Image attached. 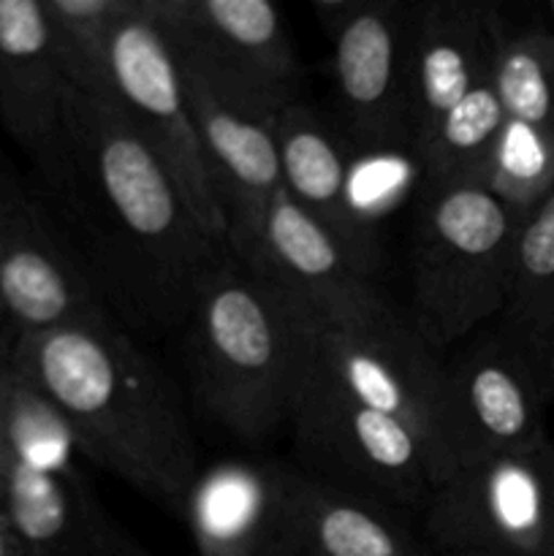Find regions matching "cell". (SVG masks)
<instances>
[{
  "label": "cell",
  "mask_w": 554,
  "mask_h": 556,
  "mask_svg": "<svg viewBox=\"0 0 554 556\" xmlns=\"http://www.w3.org/2000/svg\"><path fill=\"white\" fill-rule=\"evenodd\" d=\"M41 190L119 326L152 334L185 326L206 277L231 258L112 98L68 92L65 161Z\"/></svg>",
  "instance_id": "6da1fadb"
},
{
  "label": "cell",
  "mask_w": 554,
  "mask_h": 556,
  "mask_svg": "<svg viewBox=\"0 0 554 556\" xmlns=\"http://www.w3.org/2000/svg\"><path fill=\"white\" fill-rule=\"evenodd\" d=\"M11 364L63 413L79 454L182 514L196 443L172 380L117 320L20 334Z\"/></svg>",
  "instance_id": "7a4b0ae2"
},
{
  "label": "cell",
  "mask_w": 554,
  "mask_h": 556,
  "mask_svg": "<svg viewBox=\"0 0 554 556\" xmlns=\"http://www.w3.org/2000/svg\"><path fill=\"white\" fill-rule=\"evenodd\" d=\"M185 326L196 400L217 427L261 443L291 424L318 326L286 293L231 255L204 280Z\"/></svg>",
  "instance_id": "3957f363"
},
{
  "label": "cell",
  "mask_w": 554,
  "mask_h": 556,
  "mask_svg": "<svg viewBox=\"0 0 554 556\" xmlns=\"http://www.w3.org/2000/svg\"><path fill=\"white\" fill-rule=\"evenodd\" d=\"M521 217L481 182L421 190L405 320L429 351L462 345L494 324L508 296Z\"/></svg>",
  "instance_id": "277c9868"
},
{
  "label": "cell",
  "mask_w": 554,
  "mask_h": 556,
  "mask_svg": "<svg viewBox=\"0 0 554 556\" xmlns=\"http://www.w3.org/2000/svg\"><path fill=\"white\" fill-rule=\"evenodd\" d=\"M182 68L244 117L275 125L299 101V63L269 0H141Z\"/></svg>",
  "instance_id": "5b68a950"
},
{
  "label": "cell",
  "mask_w": 554,
  "mask_h": 556,
  "mask_svg": "<svg viewBox=\"0 0 554 556\" xmlns=\"http://www.w3.org/2000/svg\"><path fill=\"white\" fill-rule=\"evenodd\" d=\"M288 427L299 470L315 483L407 521L421 519L438 481L421 440L405 424L307 378Z\"/></svg>",
  "instance_id": "8992f818"
},
{
  "label": "cell",
  "mask_w": 554,
  "mask_h": 556,
  "mask_svg": "<svg viewBox=\"0 0 554 556\" xmlns=\"http://www.w3.org/2000/svg\"><path fill=\"white\" fill-rule=\"evenodd\" d=\"M435 556H554V445L456 470L421 516Z\"/></svg>",
  "instance_id": "52a82bcc"
},
{
  "label": "cell",
  "mask_w": 554,
  "mask_h": 556,
  "mask_svg": "<svg viewBox=\"0 0 554 556\" xmlns=\"http://www.w3.org/2000/svg\"><path fill=\"white\" fill-rule=\"evenodd\" d=\"M310 378L356 405L405 424L432 465L435 481L449 478L443 432V362L402 315L318 329Z\"/></svg>",
  "instance_id": "ba28073f"
},
{
  "label": "cell",
  "mask_w": 554,
  "mask_h": 556,
  "mask_svg": "<svg viewBox=\"0 0 554 556\" xmlns=\"http://www.w3.org/2000/svg\"><path fill=\"white\" fill-rule=\"evenodd\" d=\"M109 98L168 168L185 201L212 239L228 248L226 223L212 190L199 128L177 58L141 14L117 27L109 47Z\"/></svg>",
  "instance_id": "9c48e42d"
},
{
  "label": "cell",
  "mask_w": 554,
  "mask_h": 556,
  "mask_svg": "<svg viewBox=\"0 0 554 556\" xmlns=\"http://www.w3.org/2000/svg\"><path fill=\"white\" fill-rule=\"evenodd\" d=\"M546 400L519 356L481 334L443 362V432L449 478L492 456L549 443Z\"/></svg>",
  "instance_id": "30bf717a"
},
{
  "label": "cell",
  "mask_w": 554,
  "mask_h": 556,
  "mask_svg": "<svg viewBox=\"0 0 554 556\" xmlns=\"http://www.w3.org/2000/svg\"><path fill=\"white\" fill-rule=\"evenodd\" d=\"M411 3L356 0L329 36L337 130L353 152H411L413 117L407 87Z\"/></svg>",
  "instance_id": "8fae6325"
},
{
  "label": "cell",
  "mask_w": 554,
  "mask_h": 556,
  "mask_svg": "<svg viewBox=\"0 0 554 556\" xmlns=\"http://www.w3.org/2000/svg\"><path fill=\"white\" fill-rule=\"evenodd\" d=\"M0 313L16 334L112 315L38 195L0 172ZM114 320V318H112Z\"/></svg>",
  "instance_id": "7c38bea8"
},
{
  "label": "cell",
  "mask_w": 554,
  "mask_h": 556,
  "mask_svg": "<svg viewBox=\"0 0 554 556\" xmlns=\"http://www.w3.org/2000/svg\"><path fill=\"white\" fill-rule=\"evenodd\" d=\"M310 486L302 470L280 462H217L196 472L179 519L199 556H282Z\"/></svg>",
  "instance_id": "4fadbf2b"
},
{
  "label": "cell",
  "mask_w": 554,
  "mask_h": 556,
  "mask_svg": "<svg viewBox=\"0 0 554 556\" xmlns=\"http://www.w3.org/2000/svg\"><path fill=\"white\" fill-rule=\"evenodd\" d=\"M253 271L286 293L318 329L394 313L373 275L282 188L266 215Z\"/></svg>",
  "instance_id": "5bb4252c"
},
{
  "label": "cell",
  "mask_w": 554,
  "mask_h": 556,
  "mask_svg": "<svg viewBox=\"0 0 554 556\" xmlns=\"http://www.w3.org/2000/svg\"><path fill=\"white\" fill-rule=\"evenodd\" d=\"M179 74L199 128L212 190L226 223L228 250L239 264L253 269L266 215L282 188L275 125L228 109L193 71L179 65Z\"/></svg>",
  "instance_id": "9a60e30c"
},
{
  "label": "cell",
  "mask_w": 554,
  "mask_h": 556,
  "mask_svg": "<svg viewBox=\"0 0 554 556\" xmlns=\"http://www.w3.org/2000/svg\"><path fill=\"white\" fill-rule=\"evenodd\" d=\"M68 79L43 0H0V125L36 168L41 188L65 161Z\"/></svg>",
  "instance_id": "2e32d148"
},
{
  "label": "cell",
  "mask_w": 554,
  "mask_h": 556,
  "mask_svg": "<svg viewBox=\"0 0 554 556\" xmlns=\"http://www.w3.org/2000/svg\"><path fill=\"white\" fill-rule=\"evenodd\" d=\"M503 14L476 0L411 3L407 20V87L413 150L467 92L492 76Z\"/></svg>",
  "instance_id": "e0dca14e"
},
{
  "label": "cell",
  "mask_w": 554,
  "mask_h": 556,
  "mask_svg": "<svg viewBox=\"0 0 554 556\" xmlns=\"http://www.w3.org/2000/svg\"><path fill=\"white\" fill-rule=\"evenodd\" d=\"M0 514L27 556H150L79 467L33 470L9 462Z\"/></svg>",
  "instance_id": "ac0fdd59"
},
{
  "label": "cell",
  "mask_w": 554,
  "mask_h": 556,
  "mask_svg": "<svg viewBox=\"0 0 554 556\" xmlns=\"http://www.w3.org/2000/svg\"><path fill=\"white\" fill-rule=\"evenodd\" d=\"M282 190L318 220L373 275L380 258L378 233L364 228L351 210L348 163L351 147L318 109L293 101L275 119Z\"/></svg>",
  "instance_id": "d6986e66"
},
{
  "label": "cell",
  "mask_w": 554,
  "mask_h": 556,
  "mask_svg": "<svg viewBox=\"0 0 554 556\" xmlns=\"http://www.w3.org/2000/svg\"><path fill=\"white\" fill-rule=\"evenodd\" d=\"M554 405V190L521 217L508 296L489 326Z\"/></svg>",
  "instance_id": "ffe728a7"
},
{
  "label": "cell",
  "mask_w": 554,
  "mask_h": 556,
  "mask_svg": "<svg viewBox=\"0 0 554 556\" xmlns=\"http://www.w3.org/2000/svg\"><path fill=\"white\" fill-rule=\"evenodd\" d=\"M313 481V478H310ZM282 556H435L411 521L373 503L310 486L307 508Z\"/></svg>",
  "instance_id": "44dd1931"
},
{
  "label": "cell",
  "mask_w": 554,
  "mask_h": 556,
  "mask_svg": "<svg viewBox=\"0 0 554 556\" xmlns=\"http://www.w3.org/2000/svg\"><path fill=\"white\" fill-rule=\"evenodd\" d=\"M503 106L489 76L451 112H445L427 139L413 150L421 190L459 182L483 185V174L503 134Z\"/></svg>",
  "instance_id": "7402d4cb"
},
{
  "label": "cell",
  "mask_w": 554,
  "mask_h": 556,
  "mask_svg": "<svg viewBox=\"0 0 554 556\" xmlns=\"http://www.w3.org/2000/svg\"><path fill=\"white\" fill-rule=\"evenodd\" d=\"M492 85L505 114V128L554 152V38L536 27L500 22Z\"/></svg>",
  "instance_id": "603a6c76"
},
{
  "label": "cell",
  "mask_w": 554,
  "mask_h": 556,
  "mask_svg": "<svg viewBox=\"0 0 554 556\" xmlns=\"http://www.w3.org/2000/svg\"><path fill=\"white\" fill-rule=\"evenodd\" d=\"M0 438L9 462L33 470H76L79 445L63 413L11 364L0 362Z\"/></svg>",
  "instance_id": "cb8c5ba5"
},
{
  "label": "cell",
  "mask_w": 554,
  "mask_h": 556,
  "mask_svg": "<svg viewBox=\"0 0 554 556\" xmlns=\"http://www.w3.org/2000/svg\"><path fill=\"white\" fill-rule=\"evenodd\" d=\"M43 9L71 90L109 98V47L141 0H43Z\"/></svg>",
  "instance_id": "d4e9b609"
},
{
  "label": "cell",
  "mask_w": 554,
  "mask_h": 556,
  "mask_svg": "<svg viewBox=\"0 0 554 556\" xmlns=\"http://www.w3.org/2000/svg\"><path fill=\"white\" fill-rule=\"evenodd\" d=\"M0 556H27L25 548H22L20 541H16L14 532H11L9 521H5L3 514H0Z\"/></svg>",
  "instance_id": "484cf974"
},
{
  "label": "cell",
  "mask_w": 554,
  "mask_h": 556,
  "mask_svg": "<svg viewBox=\"0 0 554 556\" xmlns=\"http://www.w3.org/2000/svg\"><path fill=\"white\" fill-rule=\"evenodd\" d=\"M16 329L5 320V315L0 313V362L11 358V351H14V342H16Z\"/></svg>",
  "instance_id": "4316f807"
},
{
  "label": "cell",
  "mask_w": 554,
  "mask_h": 556,
  "mask_svg": "<svg viewBox=\"0 0 554 556\" xmlns=\"http://www.w3.org/2000/svg\"><path fill=\"white\" fill-rule=\"evenodd\" d=\"M532 27H536V30H541V33H546L549 38H554V0H552V3L543 5L541 11H538V22Z\"/></svg>",
  "instance_id": "83f0119b"
},
{
  "label": "cell",
  "mask_w": 554,
  "mask_h": 556,
  "mask_svg": "<svg viewBox=\"0 0 554 556\" xmlns=\"http://www.w3.org/2000/svg\"><path fill=\"white\" fill-rule=\"evenodd\" d=\"M5 470H9V467L3 465V462H0V505H3V489H5Z\"/></svg>",
  "instance_id": "f1b7e54d"
},
{
  "label": "cell",
  "mask_w": 554,
  "mask_h": 556,
  "mask_svg": "<svg viewBox=\"0 0 554 556\" xmlns=\"http://www.w3.org/2000/svg\"><path fill=\"white\" fill-rule=\"evenodd\" d=\"M0 462H3L5 467H9V454H5V445H3V438H0Z\"/></svg>",
  "instance_id": "f546056e"
},
{
  "label": "cell",
  "mask_w": 554,
  "mask_h": 556,
  "mask_svg": "<svg viewBox=\"0 0 554 556\" xmlns=\"http://www.w3.org/2000/svg\"><path fill=\"white\" fill-rule=\"evenodd\" d=\"M552 445H554V434H552Z\"/></svg>",
  "instance_id": "4dcf8cb0"
}]
</instances>
